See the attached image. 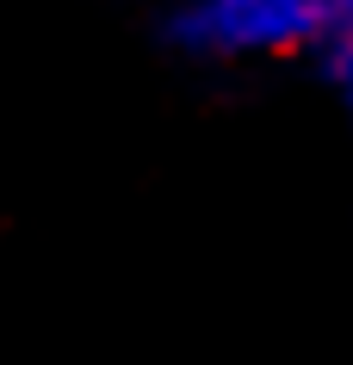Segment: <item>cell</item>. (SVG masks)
Returning <instances> with one entry per match:
<instances>
[{
  "mask_svg": "<svg viewBox=\"0 0 353 365\" xmlns=\"http://www.w3.org/2000/svg\"><path fill=\"white\" fill-rule=\"evenodd\" d=\"M322 0H168L161 43L193 62H255L329 38Z\"/></svg>",
  "mask_w": 353,
  "mask_h": 365,
  "instance_id": "6da1fadb",
  "label": "cell"
},
{
  "mask_svg": "<svg viewBox=\"0 0 353 365\" xmlns=\"http://www.w3.org/2000/svg\"><path fill=\"white\" fill-rule=\"evenodd\" d=\"M322 68H329L334 93L347 99V112H353V19L329 25V38H322Z\"/></svg>",
  "mask_w": 353,
  "mask_h": 365,
  "instance_id": "7a4b0ae2",
  "label": "cell"
},
{
  "mask_svg": "<svg viewBox=\"0 0 353 365\" xmlns=\"http://www.w3.org/2000/svg\"><path fill=\"white\" fill-rule=\"evenodd\" d=\"M322 6H329V19L341 25V19H353V0H322Z\"/></svg>",
  "mask_w": 353,
  "mask_h": 365,
  "instance_id": "3957f363",
  "label": "cell"
}]
</instances>
